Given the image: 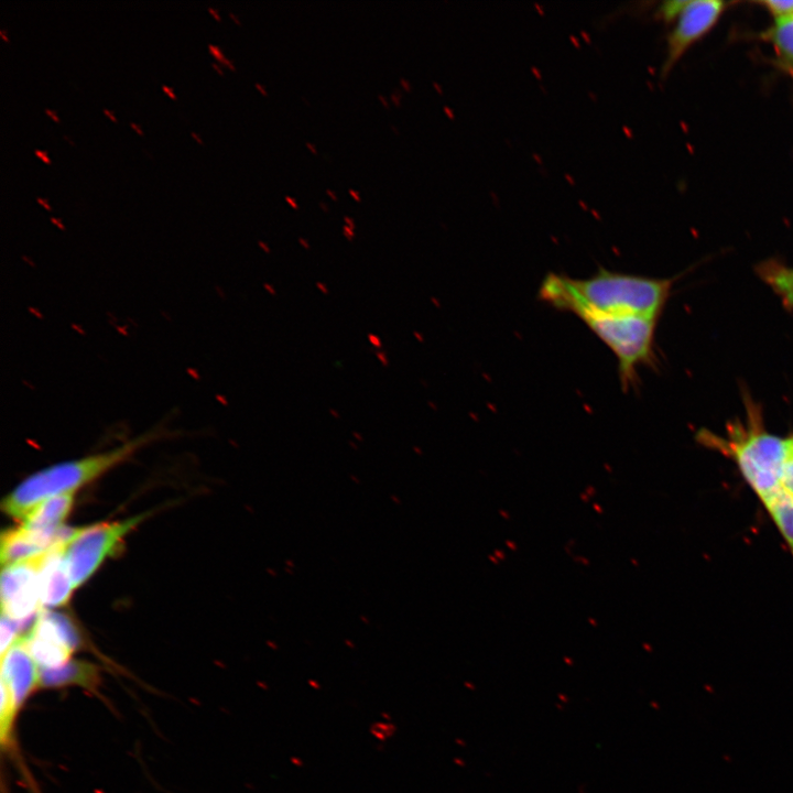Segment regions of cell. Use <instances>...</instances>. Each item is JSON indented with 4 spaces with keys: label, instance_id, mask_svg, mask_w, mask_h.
<instances>
[{
    "label": "cell",
    "instance_id": "cell-1",
    "mask_svg": "<svg viewBox=\"0 0 793 793\" xmlns=\"http://www.w3.org/2000/svg\"><path fill=\"white\" fill-rule=\"evenodd\" d=\"M672 281L599 268L584 279L547 273L537 297L546 302L565 297L608 315L658 319L669 298Z\"/></svg>",
    "mask_w": 793,
    "mask_h": 793
},
{
    "label": "cell",
    "instance_id": "cell-2",
    "mask_svg": "<svg viewBox=\"0 0 793 793\" xmlns=\"http://www.w3.org/2000/svg\"><path fill=\"white\" fill-rule=\"evenodd\" d=\"M745 420L728 424L726 434L699 431L697 442L730 458L763 506L785 487L782 482L785 442L770 433L759 408L747 402Z\"/></svg>",
    "mask_w": 793,
    "mask_h": 793
},
{
    "label": "cell",
    "instance_id": "cell-3",
    "mask_svg": "<svg viewBox=\"0 0 793 793\" xmlns=\"http://www.w3.org/2000/svg\"><path fill=\"white\" fill-rule=\"evenodd\" d=\"M160 434V430L150 431L110 450L43 468L25 478L3 499L2 510L14 519L23 520L40 503L75 492L128 459Z\"/></svg>",
    "mask_w": 793,
    "mask_h": 793
},
{
    "label": "cell",
    "instance_id": "cell-4",
    "mask_svg": "<svg viewBox=\"0 0 793 793\" xmlns=\"http://www.w3.org/2000/svg\"><path fill=\"white\" fill-rule=\"evenodd\" d=\"M545 303L577 316L606 344L618 361V378L624 392L637 387L640 366L653 365L656 319L608 315L565 297H554Z\"/></svg>",
    "mask_w": 793,
    "mask_h": 793
},
{
    "label": "cell",
    "instance_id": "cell-5",
    "mask_svg": "<svg viewBox=\"0 0 793 793\" xmlns=\"http://www.w3.org/2000/svg\"><path fill=\"white\" fill-rule=\"evenodd\" d=\"M146 517L139 514L127 520L102 522L79 528L65 546L64 555L74 588L83 585L100 567L105 560L115 555L124 537Z\"/></svg>",
    "mask_w": 793,
    "mask_h": 793
},
{
    "label": "cell",
    "instance_id": "cell-6",
    "mask_svg": "<svg viewBox=\"0 0 793 793\" xmlns=\"http://www.w3.org/2000/svg\"><path fill=\"white\" fill-rule=\"evenodd\" d=\"M43 556L3 567L0 590L2 615L26 622L42 607L40 566Z\"/></svg>",
    "mask_w": 793,
    "mask_h": 793
},
{
    "label": "cell",
    "instance_id": "cell-7",
    "mask_svg": "<svg viewBox=\"0 0 793 793\" xmlns=\"http://www.w3.org/2000/svg\"><path fill=\"white\" fill-rule=\"evenodd\" d=\"M724 3L716 0L688 1L669 36L663 73H667L686 48L706 33L718 19Z\"/></svg>",
    "mask_w": 793,
    "mask_h": 793
},
{
    "label": "cell",
    "instance_id": "cell-8",
    "mask_svg": "<svg viewBox=\"0 0 793 793\" xmlns=\"http://www.w3.org/2000/svg\"><path fill=\"white\" fill-rule=\"evenodd\" d=\"M1 688L9 693L19 710L40 688V667L21 639L1 656Z\"/></svg>",
    "mask_w": 793,
    "mask_h": 793
},
{
    "label": "cell",
    "instance_id": "cell-9",
    "mask_svg": "<svg viewBox=\"0 0 793 793\" xmlns=\"http://www.w3.org/2000/svg\"><path fill=\"white\" fill-rule=\"evenodd\" d=\"M64 548H52L44 554L41 562V605L45 609L64 606L75 589L67 568Z\"/></svg>",
    "mask_w": 793,
    "mask_h": 793
},
{
    "label": "cell",
    "instance_id": "cell-10",
    "mask_svg": "<svg viewBox=\"0 0 793 793\" xmlns=\"http://www.w3.org/2000/svg\"><path fill=\"white\" fill-rule=\"evenodd\" d=\"M73 504L74 492L50 498L35 507L22 520V526L57 541V534Z\"/></svg>",
    "mask_w": 793,
    "mask_h": 793
},
{
    "label": "cell",
    "instance_id": "cell-11",
    "mask_svg": "<svg viewBox=\"0 0 793 793\" xmlns=\"http://www.w3.org/2000/svg\"><path fill=\"white\" fill-rule=\"evenodd\" d=\"M99 670L94 663L69 660L55 669H40L41 688H64L79 686L89 691L96 689L99 683Z\"/></svg>",
    "mask_w": 793,
    "mask_h": 793
},
{
    "label": "cell",
    "instance_id": "cell-12",
    "mask_svg": "<svg viewBox=\"0 0 793 793\" xmlns=\"http://www.w3.org/2000/svg\"><path fill=\"white\" fill-rule=\"evenodd\" d=\"M50 550L22 525L4 530L1 534L0 558L3 567L36 558Z\"/></svg>",
    "mask_w": 793,
    "mask_h": 793
},
{
    "label": "cell",
    "instance_id": "cell-13",
    "mask_svg": "<svg viewBox=\"0 0 793 793\" xmlns=\"http://www.w3.org/2000/svg\"><path fill=\"white\" fill-rule=\"evenodd\" d=\"M758 271L783 304L787 308H793V268L773 261L761 264Z\"/></svg>",
    "mask_w": 793,
    "mask_h": 793
},
{
    "label": "cell",
    "instance_id": "cell-14",
    "mask_svg": "<svg viewBox=\"0 0 793 793\" xmlns=\"http://www.w3.org/2000/svg\"><path fill=\"white\" fill-rule=\"evenodd\" d=\"M768 37L772 41L781 63L793 76V17L778 19Z\"/></svg>",
    "mask_w": 793,
    "mask_h": 793
},
{
    "label": "cell",
    "instance_id": "cell-15",
    "mask_svg": "<svg viewBox=\"0 0 793 793\" xmlns=\"http://www.w3.org/2000/svg\"><path fill=\"white\" fill-rule=\"evenodd\" d=\"M25 622L17 621L6 615H1L0 644L1 654H4L15 642L19 641V632Z\"/></svg>",
    "mask_w": 793,
    "mask_h": 793
},
{
    "label": "cell",
    "instance_id": "cell-16",
    "mask_svg": "<svg viewBox=\"0 0 793 793\" xmlns=\"http://www.w3.org/2000/svg\"><path fill=\"white\" fill-rule=\"evenodd\" d=\"M783 486L793 493V435L784 438Z\"/></svg>",
    "mask_w": 793,
    "mask_h": 793
},
{
    "label": "cell",
    "instance_id": "cell-17",
    "mask_svg": "<svg viewBox=\"0 0 793 793\" xmlns=\"http://www.w3.org/2000/svg\"><path fill=\"white\" fill-rule=\"evenodd\" d=\"M761 3L764 4L778 19L793 17V0H772L762 1Z\"/></svg>",
    "mask_w": 793,
    "mask_h": 793
},
{
    "label": "cell",
    "instance_id": "cell-18",
    "mask_svg": "<svg viewBox=\"0 0 793 793\" xmlns=\"http://www.w3.org/2000/svg\"><path fill=\"white\" fill-rule=\"evenodd\" d=\"M688 1H667L663 3V6L660 8L659 12L661 14V18L665 21H671L674 18L678 17L684 7L686 6Z\"/></svg>",
    "mask_w": 793,
    "mask_h": 793
},
{
    "label": "cell",
    "instance_id": "cell-19",
    "mask_svg": "<svg viewBox=\"0 0 793 793\" xmlns=\"http://www.w3.org/2000/svg\"><path fill=\"white\" fill-rule=\"evenodd\" d=\"M209 51L213 53V55L220 61L221 63L226 64L227 58H225L224 54L221 53L220 48L218 46H215L213 44H208Z\"/></svg>",
    "mask_w": 793,
    "mask_h": 793
},
{
    "label": "cell",
    "instance_id": "cell-20",
    "mask_svg": "<svg viewBox=\"0 0 793 793\" xmlns=\"http://www.w3.org/2000/svg\"><path fill=\"white\" fill-rule=\"evenodd\" d=\"M34 153H35L39 157H41V160H43L45 163H50V162H51L45 152L35 149V150H34Z\"/></svg>",
    "mask_w": 793,
    "mask_h": 793
},
{
    "label": "cell",
    "instance_id": "cell-21",
    "mask_svg": "<svg viewBox=\"0 0 793 793\" xmlns=\"http://www.w3.org/2000/svg\"><path fill=\"white\" fill-rule=\"evenodd\" d=\"M344 233L348 239H351V237H354V229L348 226H345Z\"/></svg>",
    "mask_w": 793,
    "mask_h": 793
},
{
    "label": "cell",
    "instance_id": "cell-22",
    "mask_svg": "<svg viewBox=\"0 0 793 793\" xmlns=\"http://www.w3.org/2000/svg\"><path fill=\"white\" fill-rule=\"evenodd\" d=\"M285 200H286L293 208H298V204L296 203V200H295L293 197H291V196H285Z\"/></svg>",
    "mask_w": 793,
    "mask_h": 793
},
{
    "label": "cell",
    "instance_id": "cell-23",
    "mask_svg": "<svg viewBox=\"0 0 793 793\" xmlns=\"http://www.w3.org/2000/svg\"><path fill=\"white\" fill-rule=\"evenodd\" d=\"M162 88L172 99H175V96L170 87H167L166 85H162Z\"/></svg>",
    "mask_w": 793,
    "mask_h": 793
},
{
    "label": "cell",
    "instance_id": "cell-24",
    "mask_svg": "<svg viewBox=\"0 0 793 793\" xmlns=\"http://www.w3.org/2000/svg\"><path fill=\"white\" fill-rule=\"evenodd\" d=\"M401 84L408 91H411V85L405 78H401Z\"/></svg>",
    "mask_w": 793,
    "mask_h": 793
},
{
    "label": "cell",
    "instance_id": "cell-25",
    "mask_svg": "<svg viewBox=\"0 0 793 793\" xmlns=\"http://www.w3.org/2000/svg\"><path fill=\"white\" fill-rule=\"evenodd\" d=\"M44 111H45V113H47L54 121H58V118L56 117V115H55V112H54L53 110L45 109Z\"/></svg>",
    "mask_w": 793,
    "mask_h": 793
},
{
    "label": "cell",
    "instance_id": "cell-26",
    "mask_svg": "<svg viewBox=\"0 0 793 793\" xmlns=\"http://www.w3.org/2000/svg\"><path fill=\"white\" fill-rule=\"evenodd\" d=\"M349 194H350L357 202H360V200H361L360 195H359L356 191L349 189Z\"/></svg>",
    "mask_w": 793,
    "mask_h": 793
},
{
    "label": "cell",
    "instance_id": "cell-27",
    "mask_svg": "<svg viewBox=\"0 0 793 793\" xmlns=\"http://www.w3.org/2000/svg\"><path fill=\"white\" fill-rule=\"evenodd\" d=\"M36 202L40 203L42 206H44L46 209H51V207L46 204L47 202L41 197H36Z\"/></svg>",
    "mask_w": 793,
    "mask_h": 793
},
{
    "label": "cell",
    "instance_id": "cell-28",
    "mask_svg": "<svg viewBox=\"0 0 793 793\" xmlns=\"http://www.w3.org/2000/svg\"><path fill=\"white\" fill-rule=\"evenodd\" d=\"M254 86L259 89V91H261L262 95H264V96L268 95V93H267V90L264 89L263 86H261V85L258 84V83H256Z\"/></svg>",
    "mask_w": 793,
    "mask_h": 793
},
{
    "label": "cell",
    "instance_id": "cell-29",
    "mask_svg": "<svg viewBox=\"0 0 793 793\" xmlns=\"http://www.w3.org/2000/svg\"><path fill=\"white\" fill-rule=\"evenodd\" d=\"M305 144L314 154H317L316 148L311 142L306 141Z\"/></svg>",
    "mask_w": 793,
    "mask_h": 793
},
{
    "label": "cell",
    "instance_id": "cell-30",
    "mask_svg": "<svg viewBox=\"0 0 793 793\" xmlns=\"http://www.w3.org/2000/svg\"><path fill=\"white\" fill-rule=\"evenodd\" d=\"M208 11L214 15V18H215L216 20H219V19H220L219 15H218V13L216 12V10H215L214 8L208 7Z\"/></svg>",
    "mask_w": 793,
    "mask_h": 793
},
{
    "label": "cell",
    "instance_id": "cell-31",
    "mask_svg": "<svg viewBox=\"0 0 793 793\" xmlns=\"http://www.w3.org/2000/svg\"><path fill=\"white\" fill-rule=\"evenodd\" d=\"M112 121H116V117L107 109L104 108L102 110Z\"/></svg>",
    "mask_w": 793,
    "mask_h": 793
},
{
    "label": "cell",
    "instance_id": "cell-32",
    "mask_svg": "<svg viewBox=\"0 0 793 793\" xmlns=\"http://www.w3.org/2000/svg\"><path fill=\"white\" fill-rule=\"evenodd\" d=\"M344 219H345L346 224L350 226V228H352V229L355 228V224L351 218L345 217Z\"/></svg>",
    "mask_w": 793,
    "mask_h": 793
},
{
    "label": "cell",
    "instance_id": "cell-33",
    "mask_svg": "<svg viewBox=\"0 0 793 793\" xmlns=\"http://www.w3.org/2000/svg\"><path fill=\"white\" fill-rule=\"evenodd\" d=\"M391 98L397 106H400V97L399 96L397 97L395 94H392Z\"/></svg>",
    "mask_w": 793,
    "mask_h": 793
},
{
    "label": "cell",
    "instance_id": "cell-34",
    "mask_svg": "<svg viewBox=\"0 0 793 793\" xmlns=\"http://www.w3.org/2000/svg\"><path fill=\"white\" fill-rule=\"evenodd\" d=\"M378 97H379V99L382 101V104L384 105V107L389 108V102H388V100H387L382 95H379Z\"/></svg>",
    "mask_w": 793,
    "mask_h": 793
},
{
    "label": "cell",
    "instance_id": "cell-35",
    "mask_svg": "<svg viewBox=\"0 0 793 793\" xmlns=\"http://www.w3.org/2000/svg\"><path fill=\"white\" fill-rule=\"evenodd\" d=\"M130 126H131L139 134H142L141 129H140L135 123L130 122Z\"/></svg>",
    "mask_w": 793,
    "mask_h": 793
},
{
    "label": "cell",
    "instance_id": "cell-36",
    "mask_svg": "<svg viewBox=\"0 0 793 793\" xmlns=\"http://www.w3.org/2000/svg\"><path fill=\"white\" fill-rule=\"evenodd\" d=\"M326 193H327L334 200H337V196H336V194H335L334 192H332L330 189H327Z\"/></svg>",
    "mask_w": 793,
    "mask_h": 793
},
{
    "label": "cell",
    "instance_id": "cell-37",
    "mask_svg": "<svg viewBox=\"0 0 793 793\" xmlns=\"http://www.w3.org/2000/svg\"><path fill=\"white\" fill-rule=\"evenodd\" d=\"M298 241H300L305 248H309V245H308L304 239L298 238Z\"/></svg>",
    "mask_w": 793,
    "mask_h": 793
},
{
    "label": "cell",
    "instance_id": "cell-38",
    "mask_svg": "<svg viewBox=\"0 0 793 793\" xmlns=\"http://www.w3.org/2000/svg\"><path fill=\"white\" fill-rule=\"evenodd\" d=\"M211 66H213L219 74H222V70L219 68L218 65H216L215 63H211Z\"/></svg>",
    "mask_w": 793,
    "mask_h": 793
},
{
    "label": "cell",
    "instance_id": "cell-39",
    "mask_svg": "<svg viewBox=\"0 0 793 793\" xmlns=\"http://www.w3.org/2000/svg\"><path fill=\"white\" fill-rule=\"evenodd\" d=\"M229 15L236 21V23L240 24L239 19L233 13L230 12Z\"/></svg>",
    "mask_w": 793,
    "mask_h": 793
},
{
    "label": "cell",
    "instance_id": "cell-40",
    "mask_svg": "<svg viewBox=\"0 0 793 793\" xmlns=\"http://www.w3.org/2000/svg\"><path fill=\"white\" fill-rule=\"evenodd\" d=\"M191 134L193 135V138H195V140H196L198 143H200V144L203 143V142L200 141V139L196 135L195 132H191Z\"/></svg>",
    "mask_w": 793,
    "mask_h": 793
},
{
    "label": "cell",
    "instance_id": "cell-41",
    "mask_svg": "<svg viewBox=\"0 0 793 793\" xmlns=\"http://www.w3.org/2000/svg\"><path fill=\"white\" fill-rule=\"evenodd\" d=\"M0 35H1V37H2V39H3L4 41H7V42H8V39H7V36L4 35V33H3V30H2V29L0 30Z\"/></svg>",
    "mask_w": 793,
    "mask_h": 793
},
{
    "label": "cell",
    "instance_id": "cell-42",
    "mask_svg": "<svg viewBox=\"0 0 793 793\" xmlns=\"http://www.w3.org/2000/svg\"><path fill=\"white\" fill-rule=\"evenodd\" d=\"M259 243L262 246V248H264L267 251H269V248H267L265 245H263L262 242H259Z\"/></svg>",
    "mask_w": 793,
    "mask_h": 793
},
{
    "label": "cell",
    "instance_id": "cell-43",
    "mask_svg": "<svg viewBox=\"0 0 793 793\" xmlns=\"http://www.w3.org/2000/svg\"><path fill=\"white\" fill-rule=\"evenodd\" d=\"M321 206L327 210V206H325L323 203H321Z\"/></svg>",
    "mask_w": 793,
    "mask_h": 793
}]
</instances>
